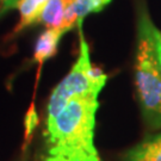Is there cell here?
Returning a JSON list of instances; mask_svg holds the SVG:
<instances>
[{"mask_svg": "<svg viewBox=\"0 0 161 161\" xmlns=\"http://www.w3.org/2000/svg\"><path fill=\"white\" fill-rule=\"evenodd\" d=\"M98 97L74 98L44 122L42 161H102L94 143Z\"/></svg>", "mask_w": 161, "mask_h": 161, "instance_id": "cell-1", "label": "cell"}, {"mask_svg": "<svg viewBox=\"0 0 161 161\" xmlns=\"http://www.w3.org/2000/svg\"><path fill=\"white\" fill-rule=\"evenodd\" d=\"M156 30L146 5H141L137 16L135 88L143 121L152 130L161 129V64Z\"/></svg>", "mask_w": 161, "mask_h": 161, "instance_id": "cell-2", "label": "cell"}, {"mask_svg": "<svg viewBox=\"0 0 161 161\" xmlns=\"http://www.w3.org/2000/svg\"><path fill=\"white\" fill-rule=\"evenodd\" d=\"M79 28V54L69 73L56 85L49 98L46 112V122L52 121L58 112L74 98L85 96H99L104 88L108 75L102 69L94 67L90 58V48L82 32V24Z\"/></svg>", "mask_w": 161, "mask_h": 161, "instance_id": "cell-3", "label": "cell"}, {"mask_svg": "<svg viewBox=\"0 0 161 161\" xmlns=\"http://www.w3.org/2000/svg\"><path fill=\"white\" fill-rule=\"evenodd\" d=\"M111 0H72L66 12L61 29L66 32L82 24V20L91 13L102 11Z\"/></svg>", "mask_w": 161, "mask_h": 161, "instance_id": "cell-4", "label": "cell"}, {"mask_svg": "<svg viewBox=\"0 0 161 161\" xmlns=\"http://www.w3.org/2000/svg\"><path fill=\"white\" fill-rule=\"evenodd\" d=\"M122 161H161V132L152 134L128 149Z\"/></svg>", "mask_w": 161, "mask_h": 161, "instance_id": "cell-5", "label": "cell"}, {"mask_svg": "<svg viewBox=\"0 0 161 161\" xmlns=\"http://www.w3.org/2000/svg\"><path fill=\"white\" fill-rule=\"evenodd\" d=\"M66 31L61 28H48L40 35L34 50V61L38 66L53 58L56 52L60 41Z\"/></svg>", "mask_w": 161, "mask_h": 161, "instance_id": "cell-6", "label": "cell"}, {"mask_svg": "<svg viewBox=\"0 0 161 161\" xmlns=\"http://www.w3.org/2000/svg\"><path fill=\"white\" fill-rule=\"evenodd\" d=\"M48 0H18L16 8H18L20 19L14 29V32H19L30 25L38 23L41 13L43 12Z\"/></svg>", "mask_w": 161, "mask_h": 161, "instance_id": "cell-7", "label": "cell"}, {"mask_svg": "<svg viewBox=\"0 0 161 161\" xmlns=\"http://www.w3.org/2000/svg\"><path fill=\"white\" fill-rule=\"evenodd\" d=\"M72 0H48L43 12L41 13L38 23L48 28H61L66 12Z\"/></svg>", "mask_w": 161, "mask_h": 161, "instance_id": "cell-8", "label": "cell"}, {"mask_svg": "<svg viewBox=\"0 0 161 161\" xmlns=\"http://www.w3.org/2000/svg\"><path fill=\"white\" fill-rule=\"evenodd\" d=\"M156 47H158V54H159V60L161 64V31L159 29L156 30Z\"/></svg>", "mask_w": 161, "mask_h": 161, "instance_id": "cell-9", "label": "cell"}, {"mask_svg": "<svg viewBox=\"0 0 161 161\" xmlns=\"http://www.w3.org/2000/svg\"><path fill=\"white\" fill-rule=\"evenodd\" d=\"M17 1H18V0H17Z\"/></svg>", "mask_w": 161, "mask_h": 161, "instance_id": "cell-10", "label": "cell"}]
</instances>
